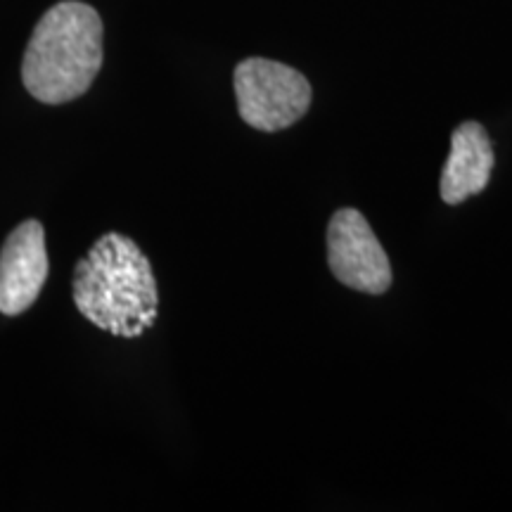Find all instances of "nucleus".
<instances>
[{"mask_svg": "<svg viewBox=\"0 0 512 512\" xmlns=\"http://www.w3.org/2000/svg\"><path fill=\"white\" fill-rule=\"evenodd\" d=\"M74 304L95 328L133 339L157 323L159 290L136 242L107 233L74 268Z\"/></svg>", "mask_w": 512, "mask_h": 512, "instance_id": "f257e3e1", "label": "nucleus"}, {"mask_svg": "<svg viewBox=\"0 0 512 512\" xmlns=\"http://www.w3.org/2000/svg\"><path fill=\"white\" fill-rule=\"evenodd\" d=\"M102 19L81 0H62L38 19L22 62V81L43 105H64L93 86L102 67Z\"/></svg>", "mask_w": 512, "mask_h": 512, "instance_id": "f03ea898", "label": "nucleus"}, {"mask_svg": "<svg viewBox=\"0 0 512 512\" xmlns=\"http://www.w3.org/2000/svg\"><path fill=\"white\" fill-rule=\"evenodd\" d=\"M238 112L247 126L278 133L309 112L313 88L299 69L266 57H247L233 74Z\"/></svg>", "mask_w": 512, "mask_h": 512, "instance_id": "7ed1b4c3", "label": "nucleus"}, {"mask_svg": "<svg viewBox=\"0 0 512 512\" xmlns=\"http://www.w3.org/2000/svg\"><path fill=\"white\" fill-rule=\"evenodd\" d=\"M328 266L342 285L356 292L384 294L394 273L373 226L354 207L337 209L328 223Z\"/></svg>", "mask_w": 512, "mask_h": 512, "instance_id": "20e7f679", "label": "nucleus"}, {"mask_svg": "<svg viewBox=\"0 0 512 512\" xmlns=\"http://www.w3.org/2000/svg\"><path fill=\"white\" fill-rule=\"evenodd\" d=\"M46 230L38 221H24L0 249V313L19 316L36 302L48 278Z\"/></svg>", "mask_w": 512, "mask_h": 512, "instance_id": "39448f33", "label": "nucleus"}, {"mask_svg": "<svg viewBox=\"0 0 512 512\" xmlns=\"http://www.w3.org/2000/svg\"><path fill=\"white\" fill-rule=\"evenodd\" d=\"M494 145L489 133L477 121H463L451 133V152L441 171L439 195L451 207L486 190L494 171Z\"/></svg>", "mask_w": 512, "mask_h": 512, "instance_id": "423d86ee", "label": "nucleus"}]
</instances>
